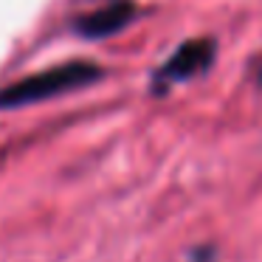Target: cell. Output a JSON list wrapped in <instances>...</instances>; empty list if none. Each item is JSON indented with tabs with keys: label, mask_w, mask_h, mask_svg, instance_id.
<instances>
[{
	"label": "cell",
	"mask_w": 262,
	"mask_h": 262,
	"mask_svg": "<svg viewBox=\"0 0 262 262\" xmlns=\"http://www.w3.org/2000/svg\"><path fill=\"white\" fill-rule=\"evenodd\" d=\"M217 62V40L214 37H194L186 40L152 71L149 76V91L155 96L169 93L175 85H183L189 79L206 76Z\"/></svg>",
	"instance_id": "2"
},
{
	"label": "cell",
	"mask_w": 262,
	"mask_h": 262,
	"mask_svg": "<svg viewBox=\"0 0 262 262\" xmlns=\"http://www.w3.org/2000/svg\"><path fill=\"white\" fill-rule=\"evenodd\" d=\"M254 79H256V85H262V57L256 59V74H254Z\"/></svg>",
	"instance_id": "4"
},
{
	"label": "cell",
	"mask_w": 262,
	"mask_h": 262,
	"mask_svg": "<svg viewBox=\"0 0 262 262\" xmlns=\"http://www.w3.org/2000/svg\"><path fill=\"white\" fill-rule=\"evenodd\" d=\"M102 74L104 71L99 65L85 62V59L54 65V68L23 76V79L12 82L9 88H0V107L3 110L23 107V104H34V102H42V99L59 96V93L79 91V88H88L96 79H102Z\"/></svg>",
	"instance_id": "1"
},
{
	"label": "cell",
	"mask_w": 262,
	"mask_h": 262,
	"mask_svg": "<svg viewBox=\"0 0 262 262\" xmlns=\"http://www.w3.org/2000/svg\"><path fill=\"white\" fill-rule=\"evenodd\" d=\"M136 14H138V9L133 0H110L104 6L82 14L74 23V29L85 40H104V37H113L121 29H127L136 20Z\"/></svg>",
	"instance_id": "3"
}]
</instances>
